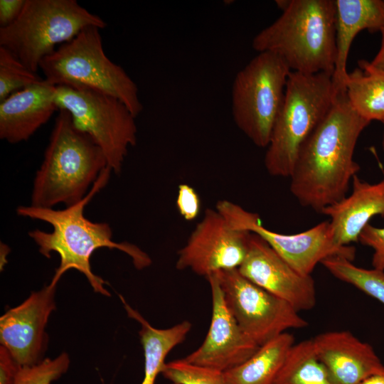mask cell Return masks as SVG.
I'll list each match as a JSON object with an SVG mask.
<instances>
[{
	"label": "cell",
	"mask_w": 384,
	"mask_h": 384,
	"mask_svg": "<svg viewBox=\"0 0 384 384\" xmlns=\"http://www.w3.org/2000/svg\"><path fill=\"white\" fill-rule=\"evenodd\" d=\"M281 16L252 40L255 50L280 57L291 71L334 73L336 60L335 0H279Z\"/></svg>",
	"instance_id": "obj_3"
},
{
	"label": "cell",
	"mask_w": 384,
	"mask_h": 384,
	"mask_svg": "<svg viewBox=\"0 0 384 384\" xmlns=\"http://www.w3.org/2000/svg\"><path fill=\"white\" fill-rule=\"evenodd\" d=\"M332 73L291 71L284 100L267 147L264 164L272 176L289 177L298 154L331 109L336 95Z\"/></svg>",
	"instance_id": "obj_5"
},
{
	"label": "cell",
	"mask_w": 384,
	"mask_h": 384,
	"mask_svg": "<svg viewBox=\"0 0 384 384\" xmlns=\"http://www.w3.org/2000/svg\"><path fill=\"white\" fill-rule=\"evenodd\" d=\"M130 318L141 325L139 332L144 355V374L141 384H155L165 365V358L177 345L182 343L191 329V323L183 321L176 325L160 329L152 326L137 310L119 296Z\"/></svg>",
	"instance_id": "obj_20"
},
{
	"label": "cell",
	"mask_w": 384,
	"mask_h": 384,
	"mask_svg": "<svg viewBox=\"0 0 384 384\" xmlns=\"http://www.w3.org/2000/svg\"><path fill=\"white\" fill-rule=\"evenodd\" d=\"M69 366L70 358L65 352L53 359L44 358L35 366L20 368L14 384H50L65 373Z\"/></svg>",
	"instance_id": "obj_27"
},
{
	"label": "cell",
	"mask_w": 384,
	"mask_h": 384,
	"mask_svg": "<svg viewBox=\"0 0 384 384\" xmlns=\"http://www.w3.org/2000/svg\"><path fill=\"white\" fill-rule=\"evenodd\" d=\"M171 384H178V383H172Z\"/></svg>",
	"instance_id": "obj_35"
},
{
	"label": "cell",
	"mask_w": 384,
	"mask_h": 384,
	"mask_svg": "<svg viewBox=\"0 0 384 384\" xmlns=\"http://www.w3.org/2000/svg\"><path fill=\"white\" fill-rule=\"evenodd\" d=\"M251 282L279 297L297 311L316 304V289L311 276L294 270L261 237L251 233L247 254L238 269Z\"/></svg>",
	"instance_id": "obj_15"
},
{
	"label": "cell",
	"mask_w": 384,
	"mask_h": 384,
	"mask_svg": "<svg viewBox=\"0 0 384 384\" xmlns=\"http://www.w3.org/2000/svg\"><path fill=\"white\" fill-rule=\"evenodd\" d=\"M336 9V60L332 75L336 96L346 92L347 59L356 36L363 30L384 28V0H335Z\"/></svg>",
	"instance_id": "obj_19"
},
{
	"label": "cell",
	"mask_w": 384,
	"mask_h": 384,
	"mask_svg": "<svg viewBox=\"0 0 384 384\" xmlns=\"http://www.w3.org/2000/svg\"><path fill=\"white\" fill-rule=\"evenodd\" d=\"M161 374L178 384H226L223 372L191 364L182 359L166 363Z\"/></svg>",
	"instance_id": "obj_26"
},
{
	"label": "cell",
	"mask_w": 384,
	"mask_h": 384,
	"mask_svg": "<svg viewBox=\"0 0 384 384\" xmlns=\"http://www.w3.org/2000/svg\"><path fill=\"white\" fill-rule=\"evenodd\" d=\"M100 29L85 27L44 58L39 69L52 85L84 87L114 97L137 117L143 110L138 87L125 70L105 54Z\"/></svg>",
	"instance_id": "obj_6"
},
{
	"label": "cell",
	"mask_w": 384,
	"mask_h": 384,
	"mask_svg": "<svg viewBox=\"0 0 384 384\" xmlns=\"http://www.w3.org/2000/svg\"><path fill=\"white\" fill-rule=\"evenodd\" d=\"M360 384H384V373L371 375Z\"/></svg>",
	"instance_id": "obj_33"
},
{
	"label": "cell",
	"mask_w": 384,
	"mask_h": 384,
	"mask_svg": "<svg viewBox=\"0 0 384 384\" xmlns=\"http://www.w3.org/2000/svg\"><path fill=\"white\" fill-rule=\"evenodd\" d=\"M43 80L0 46V102L12 93Z\"/></svg>",
	"instance_id": "obj_25"
},
{
	"label": "cell",
	"mask_w": 384,
	"mask_h": 384,
	"mask_svg": "<svg viewBox=\"0 0 384 384\" xmlns=\"http://www.w3.org/2000/svg\"><path fill=\"white\" fill-rule=\"evenodd\" d=\"M381 42L378 52L370 64L375 68L384 72V28L381 31Z\"/></svg>",
	"instance_id": "obj_32"
},
{
	"label": "cell",
	"mask_w": 384,
	"mask_h": 384,
	"mask_svg": "<svg viewBox=\"0 0 384 384\" xmlns=\"http://www.w3.org/2000/svg\"><path fill=\"white\" fill-rule=\"evenodd\" d=\"M359 68L348 74L346 94L354 111L370 122L384 121V72L361 60Z\"/></svg>",
	"instance_id": "obj_22"
},
{
	"label": "cell",
	"mask_w": 384,
	"mask_h": 384,
	"mask_svg": "<svg viewBox=\"0 0 384 384\" xmlns=\"http://www.w3.org/2000/svg\"><path fill=\"white\" fill-rule=\"evenodd\" d=\"M290 72L280 57L261 52L234 79L231 92L234 122L257 146L267 148L270 143Z\"/></svg>",
	"instance_id": "obj_8"
},
{
	"label": "cell",
	"mask_w": 384,
	"mask_h": 384,
	"mask_svg": "<svg viewBox=\"0 0 384 384\" xmlns=\"http://www.w3.org/2000/svg\"><path fill=\"white\" fill-rule=\"evenodd\" d=\"M55 86L45 80L16 91L0 102V138L11 144L27 141L53 113Z\"/></svg>",
	"instance_id": "obj_17"
},
{
	"label": "cell",
	"mask_w": 384,
	"mask_h": 384,
	"mask_svg": "<svg viewBox=\"0 0 384 384\" xmlns=\"http://www.w3.org/2000/svg\"><path fill=\"white\" fill-rule=\"evenodd\" d=\"M112 172L109 166L104 169L86 196L65 209L31 206H20L16 208L17 215L46 222L53 228L50 233L39 229L28 232L42 255L50 258L51 252H54L60 256V265L50 284L57 286L65 272L75 269L85 276L95 292L110 297V292L104 287L105 281L92 272L90 263L93 252L102 247L125 252L139 270L150 265L151 258L137 246L112 240V230L108 223L90 221L84 215L85 206L107 184Z\"/></svg>",
	"instance_id": "obj_2"
},
{
	"label": "cell",
	"mask_w": 384,
	"mask_h": 384,
	"mask_svg": "<svg viewBox=\"0 0 384 384\" xmlns=\"http://www.w3.org/2000/svg\"><path fill=\"white\" fill-rule=\"evenodd\" d=\"M206 278L212 294L210 325L200 347L181 359L225 372L244 363L260 346L245 335L231 313L216 274Z\"/></svg>",
	"instance_id": "obj_14"
},
{
	"label": "cell",
	"mask_w": 384,
	"mask_h": 384,
	"mask_svg": "<svg viewBox=\"0 0 384 384\" xmlns=\"http://www.w3.org/2000/svg\"><path fill=\"white\" fill-rule=\"evenodd\" d=\"M107 166L101 148L75 127L68 111L60 110L34 178L30 206L53 208L79 203Z\"/></svg>",
	"instance_id": "obj_4"
},
{
	"label": "cell",
	"mask_w": 384,
	"mask_h": 384,
	"mask_svg": "<svg viewBox=\"0 0 384 384\" xmlns=\"http://www.w3.org/2000/svg\"><path fill=\"white\" fill-rule=\"evenodd\" d=\"M358 241L373 250V268L384 271V228H377L368 223L361 233Z\"/></svg>",
	"instance_id": "obj_28"
},
{
	"label": "cell",
	"mask_w": 384,
	"mask_h": 384,
	"mask_svg": "<svg viewBox=\"0 0 384 384\" xmlns=\"http://www.w3.org/2000/svg\"><path fill=\"white\" fill-rule=\"evenodd\" d=\"M321 264L336 278L353 285L384 305V271L361 268L341 257L326 258Z\"/></svg>",
	"instance_id": "obj_24"
},
{
	"label": "cell",
	"mask_w": 384,
	"mask_h": 384,
	"mask_svg": "<svg viewBox=\"0 0 384 384\" xmlns=\"http://www.w3.org/2000/svg\"><path fill=\"white\" fill-rule=\"evenodd\" d=\"M315 352L338 384H360L384 373L373 347L348 331H331L312 338Z\"/></svg>",
	"instance_id": "obj_16"
},
{
	"label": "cell",
	"mask_w": 384,
	"mask_h": 384,
	"mask_svg": "<svg viewBox=\"0 0 384 384\" xmlns=\"http://www.w3.org/2000/svg\"><path fill=\"white\" fill-rule=\"evenodd\" d=\"M55 101L68 111L75 127L88 134L104 152L108 166L119 175L128 149L137 141L136 117L117 98L80 86L58 85Z\"/></svg>",
	"instance_id": "obj_9"
},
{
	"label": "cell",
	"mask_w": 384,
	"mask_h": 384,
	"mask_svg": "<svg viewBox=\"0 0 384 384\" xmlns=\"http://www.w3.org/2000/svg\"><path fill=\"white\" fill-rule=\"evenodd\" d=\"M90 26L102 29L107 23L76 0H26L18 18L0 28V46L37 73L41 60L57 46L70 41Z\"/></svg>",
	"instance_id": "obj_7"
},
{
	"label": "cell",
	"mask_w": 384,
	"mask_h": 384,
	"mask_svg": "<svg viewBox=\"0 0 384 384\" xmlns=\"http://www.w3.org/2000/svg\"><path fill=\"white\" fill-rule=\"evenodd\" d=\"M26 0L0 1V28L14 23L21 14Z\"/></svg>",
	"instance_id": "obj_31"
},
{
	"label": "cell",
	"mask_w": 384,
	"mask_h": 384,
	"mask_svg": "<svg viewBox=\"0 0 384 384\" xmlns=\"http://www.w3.org/2000/svg\"><path fill=\"white\" fill-rule=\"evenodd\" d=\"M56 286L33 292L20 305L0 317V343L19 367L41 362L48 343L45 328L55 309Z\"/></svg>",
	"instance_id": "obj_13"
},
{
	"label": "cell",
	"mask_w": 384,
	"mask_h": 384,
	"mask_svg": "<svg viewBox=\"0 0 384 384\" xmlns=\"http://www.w3.org/2000/svg\"><path fill=\"white\" fill-rule=\"evenodd\" d=\"M352 192L321 213L330 218L333 240L338 246L358 241L361 233L375 215L384 216V178L377 183L352 179Z\"/></svg>",
	"instance_id": "obj_18"
},
{
	"label": "cell",
	"mask_w": 384,
	"mask_h": 384,
	"mask_svg": "<svg viewBox=\"0 0 384 384\" xmlns=\"http://www.w3.org/2000/svg\"><path fill=\"white\" fill-rule=\"evenodd\" d=\"M294 338L284 333L265 344L240 365L223 372L226 384H274Z\"/></svg>",
	"instance_id": "obj_21"
},
{
	"label": "cell",
	"mask_w": 384,
	"mask_h": 384,
	"mask_svg": "<svg viewBox=\"0 0 384 384\" xmlns=\"http://www.w3.org/2000/svg\"><path fill=\"white\" fill-rule=\"evenodd\" d=\"M20 368L9 351L1 345L0 384H14Z\"/></svg>",
	"instance_id": "obj_30"
},
{
	"label": "cell",
	"mask_w": 384,
	"mask_h": 384,
	"mask_svg": "<svg viewBox=\"0 0 384 384\" xmlns=\"http://www.w3.org/2000/svg\"><path fill=\"white\" fill-rule=\"evenodd\" d=\"M250 236L249 231L233 228L216 208H207L178 250L176 267L206 277L238 269L247 254Z\"/></svg>",
	"instance_id": "obj_12"
},
{
	"label": "cell",
	"mask_w": 384,
	"mask_h": 384,
	"mask_svg": "<svg viewBox=\"0 0 384 384\" xmlns=\"http://www.w3.org/2000/svg\"><path fill=\"white\" fill-rule=\"evenodd\" d=\"M370 123L354 111L346 92L336 95L302 146L289 176L291 193L300 205L321 213L346 196L360 170L353 160L356 144Z\"/></svg>",
	"instance_id": "obj_1"
},
{
	"label": "cell",
	"mask_w": 384,
	"mask_h": 384,
	"mask_svg": "<svg viewBox=\"0 0 384 384\" xmlns=\"http://www.w3.org/2000/svg\"><path fill=\"white\" fill-rule=\"evenodd\" d=\"M234 228L255 233L265 240L294 270L311 276L318 263L331 257L353 261L356 250L351 245L338 246L333 240L329 220L297 234H281L265 228L257 213L248 211L228 200H220L215 208Z\"/></svg>",
	"instance_id": "obj_11"
},
{
	"label": "cell",
	"mask_w": 384,
	"mask_h": 384,
	"mask_svg": "<svg viewBox=\"0 0 384 384\" xmlns=\"http://www.w3.org/2000/svg\"><path fill=\"white\" fill-rule=\"evenodd\" d=\"M214 274L231 313L245 335L258 346L288 329L308 325L292 304L251 282L238 269Z\"/></svg>",
	"instance_id": "obj_10"
},
{
	"label": "cell",
	"mask_w": 384,
	"mask_h": 384,
	"mask_svg": "<svg viewBox=\"0 0 384 384\" xmlns=\"http://www.w3.org/2000/svg\"><path fill=\"white\" fill-rule=\"evenodd\" d=\"M383 126H384V121L383 122ZM382 147L384 151V131H383V140H382Z\"/></svg>",
	"instance_id": "obj_34"
},
{
	"label": "cell",
	"mask_w": 384,
	"mask_h": 384,
	"mask_svg": "<svg viewBox=\"0 0 384 384\" xmlns=\"http://www.w3.org/2000/svg\"><path fill=\"white\" fill-rule=\"evenodd\" d=\"M274 384H338L318 358L312 339L290 348Z\"/></svg>",
	"instance_id": "obj_23"
},
{
	"label": "cell",
	"mask_w": 384,
	"mask_h": 384,
	"mask_svg": "<svg viewBox=\"0 0 384 384\" xmlns=\"http://www.w3.org/2000/svg\"><path fill=\"white\" fill-rule=\"evenodd\" d=\"M176 203L179 214L187 221L195 220L200 213V197L196 191L187 183L178 185Z\"/></svg>",
	"instance_id": "obj_29"
}]
</instances>
